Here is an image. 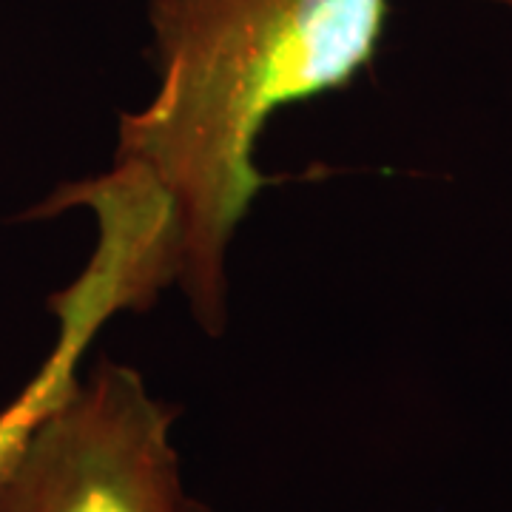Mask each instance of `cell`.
<instances>
[{
	"instance_id": "6da1fadb",
	"label": "cell",
	"mask_w": 512,
	"mask_h": 512,
	"mask_svg": "<svg viewBox=\"0 0 512 512\" xmlns=\"http://www.w3.org/2000/svg\"><path fill=\"white\" fill-rule=\"evenodd\" d=\"M157 89L120 120L111 168L165 211V262L197 325L222 333L228 254L282 109L348 89L379 52L387 0H146Z\"/></svg>"
},
{
	"instance_id": "7a4b0ae2",
	"label": "cell",
	"mask_w": 512,
	"mask_h": 512,
	"mask_svg": "<svg viewBox=\"0 0 512 512\" xmlns=\"http://www.w3.org/2000/svg\"><path fill=\"white\" fill-rule=\"evenodd\" d=\"M174 424L134 367L100 359L0 481V512H191Z\"/></svg>"
},
{
	"instance_id": "3957f363",
	"label": "cell",
	"mask_w": 512,
	"mask_h": 512,
	"mask_svg": "<svg viewBox=\"0 0 512 512\" xmlns=\"http://www.w3.org/2000/svg\"><path fill=\"white\" fill-rule=\"evenodd\" d=\"M57 211L86 208L97 242L86 268L52 299L57 336L35 376L0 410V481L15 467L29 439L80 382L83 359L117 313L146 311L163 293L160 248L163 214L148 194L97 174L57 188Z\"/></svg>"
},
{
	"instance_id": "277c9868",
	"label": "cell",
	"mask_w": 512,
	"mask_h": 512,
	"mask_svg": "<svg viewBox=\"0 0 512 512\" xmlns=\"http://www.w3.org/2000/svg\"><path fill=\"white\" fill-rule=\"evenodd\" d=\"M191 512H214V510H211V507H205L202 501H197V498H194V501H191Z\"/></svg>"
},
{
	"instance_id": "5b68a950",
	"label": "cell",
	"mask_w": 512,
	"mask_h": 512,
	"mask_svg": "<svg viewBox=\"0 0 512 512\" xmlns=\"http://www.w3.org/2000/svg\"><path fill=\"white\" fill-rule=\"evenodd\" d=\"M484 3H498V6H512V0H484Z\"/></svg>"
}]
</instances>
